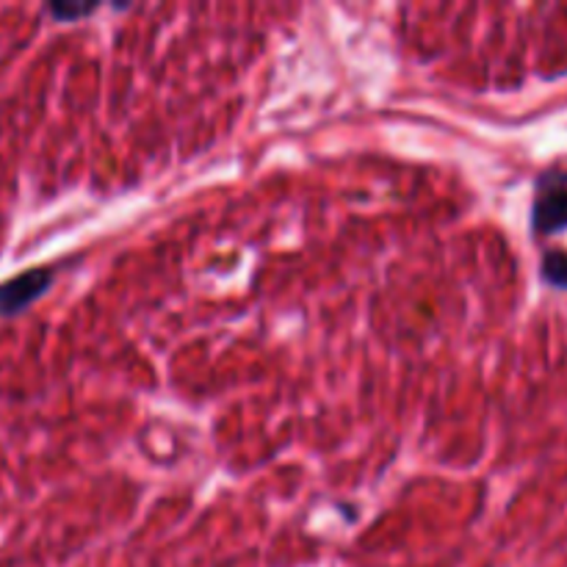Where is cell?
Instances as JSON below:
<instances>
[{"mask_svg": "<svg viewBox=\"0 0 567 567\" xmlns=\"http://www.w3.org/2000/svg\"><path fill=\"white\" fill-rule=\"evenodd\" d=\"M543 280L554 288H567V252L551 249L543 255Z\"/></svg>", "mask_w": 567, "mask_h": 567, "instance_id": "cell-3", "label": "cell"}, {"mask_svg": "<svg viewBox=\"0 0 567 567\" xmlns=\"http://www.w3.org/2000/svg\"><path fill=\"white\" fill-rule=\"evenodd\" d=\"M94 9H97V3H53V6H48L50 14L61 22H72V20H78V17L92 14Z\"/></svg>", "mask_w": 567, "mask_h": 567, "instance_id": "cell-4", "label": "cell"}, {"mask_svg": "<svg viewBox=\"0 0 567 567\" xmlns=\"http://www.w3.org/2000/svg\"><path fill=\"white\" fill-rule=\"evenodd\" d=\"M55 271L48 266H37L22 275L11 277V280L0 282V316H17L37 302L50 286H53Z\"/></svg>", "mask_w": 567, "mask_h": 567, "instance_id": "cell-2", "label": "cell"}, {"mask_svg": "<svg viewBox=\"0 0 567 567\" xmlns=\"http://www.w3.org/2000/svg\"><path fill=\"white\" fill-rule=\"evenodd\" d=\"M532 227H535V236H554V233L567 230V175L563 172L543 175L537 183Z\"/></svg>", "mask_w": 567, "mask_h": 567, "instance_id": "cell-1", "label": "cell"}]
</instances>
